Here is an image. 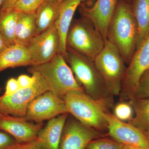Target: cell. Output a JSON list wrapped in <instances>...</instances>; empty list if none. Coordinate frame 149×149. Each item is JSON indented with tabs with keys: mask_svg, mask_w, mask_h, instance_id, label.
Returning <instances> with one entry per match:
<instances>
[{
	"mask_svg": "<svg viewBox=\"0 0 149 149\" xmlns=\"http://www.w3.org/2000/svg\"><path fill=\"white\" fill-rule=\"evenodd\" d=\"M138 30L130 1L118 0L107 30V40L118 49L125 64L136 50Z\"/></svg>",
	"mask_w": 149,
	"mask_h": 149,
	"instance_id": "6da1fadb",
	"label": "cell"
},
{
	"mask_svg": "<svg viewBox=\"0 0 149 149\" xmlns=\"http://www.w3.org/2000/svg\"><path fill=\"white\" fill-rule=\"evenodd\" d=\"M69 114L84 125L102 132H108L105 114L113 106V98L96 100L84 91H72L63 97Z\"/></svg>",
	"mask_w": 149,
	"mask_h": 149,
	"instance_id": "7a4b0ae2",
	"label": "cell"
},
{
	"mask_svg": "<svg viewBox=\"0 0 149 149\" xmlns=\"http://www.w3.org/2000/svg\"><path fill=\"white\" fill-rule=\"evenodd\" d=\"M28 70L31 73L36 72L40 74L49 91L62 99L71 91H84L65 58L60 54L45 63L31 66Z\"/></svg>",
	"mask_w": 149,
	"mask_h": 149,
	"instance_id": "3957f363",
	"label": "cell"
},
{
	"mask_svg": "<svg viewBox=\"0 0 149 149\" xmlns=\"http://www.w3.org/2000/svg\"><path fill=\"white\" fill-rule=\"evenodd\" d=\"M65 59L86 94L96 100L113 98L94 61L67 47Z\"/></svg>",
	"mask_w": 149,
	"mask_h": 149,
	"instance_id": "277c9868",
	"label": "cell"
},
{
	"mask_svg": "<svg viewBox=\"0 0 149 149\" xmlns=\"http://www.w3.org/2000/svg\"><path fill=\"white\" fill-rule=\"evenodd\" d=\"M105 42L88 19L82 17L72 21L67 36V47L94 61Z\"/></svg>",
	"mask_w": 149,
	"mask_h": 149,
	"instance_id": "5b68a950",
	"label": "cell"
},
{
	"mask_svg": "<svg viewBox=\"0 0 149 149\" xmlns=\"http://www.w3.org/2000/svg\"><path fill=\"white\" fill-rule=\"evenodd\" d=\"M93 61L110 93L119 96L126 66L117 48L107 41Z\"/></svg>",
	"mask_w": 149,
	"mask_h": 149,
	"instance_id": "8992f818",
	"label": "cell"
},
{
	"mask_svg": "<svg viewBox=\"0 0 149 149\" xmlns=\"http://www.w3.org/2000/svg\"><path fill=\"white\" fill-rule=\"evenodd\" d=\"M35 83L29 88H22L10 96L0 97V112L3 114L24 117L29 104L41 94L49 91L42 77L37 72Z\"/></svg>",
	"mask_w": 149,
	"mask_h": 149,
	"instance_id": "52a82bcc",
	"label": "cell"
},
{
	"mask_svg": "<svg viewBox=\"0 0 149 149\" xmlns=\"http://www.w3.org/2000/svg\"><path fill=\"white\" fill-rule=\"evenodd\" d=\"M128 65L119 95L121 102L133 98L140 78L149 69V33L135 51Z\"/></svg>",
	"mask_w": 149,
	"mask_h": 149,
	"instance_id": "ba28073f",
	"label": "cell"
},
{
	"mask_svg": "<svg viewBox=\"0 0 149 149\" xmlns=\"http://www.w3.org/2000/svg\"><path fill=\"white\" fill-rule=\"evenodd\" d=\"M65 113L68 112L63 99L47 91L32 101L24 118L29 121L40 123Z\"/></svg>",
	"mask_w": 149,
	"mask_h": 149,
	"instance_id": "9c48e42d",
	"label": "cell"
},
{
	"mask_svg": "<svg viewBox=\"0 0 149 149\" xmlns=\"http://www.w3.org/2000/svg\"><path fill=\"white\" fill-rule=\"evenodd\" d=\"M60 38L55 24L38 34L26 47L33 65L44 64L58 53Z\"/></svg>",
	"mask_w": 149,
	"mask_h": 149,
	"instance_id": "30bf717a",
	"label": "cell"
},
{
	"mask_svg": "<svg viewBox=\"0 0 149 149\" xmlns=\"http://www.w3.org/2000/svg\"><path fill=\"white\" fill-rule=\"evenodd\" d=\"M104 133L81 123L69 116L65 125L59 149H86L94 139L103 137Z\"/></svg>",
	"mask_w": 149,
	"mask_h": 149,
	"instance_id": "8fae6325",
	"label": "cell"
},
{
	"mask_svg": "<svg viewBox=\"0 0 149 149\" xmlns=\"http://www.w3.org/2000/svg\"><path fill=\"white\" fill-rule=\"evenodd\" d=\"M108 133L112 139L123 144L149 149V140L146 134L128 123L118 120L109 112L105 114Z\"/></svg>",
	"mask_w": 149,
	"mask_h": 149,
	"instance_id": "7c38bea8",
	"label": "cell"
},
{
	"mask_svg": "<svg viewBox=\"0 0 149 149\" xmlns=\"http://www.w3.org/2000/svg\"><path fill=\"white\" fill-rule=\"evenodd\" d=\"M42 125V123H33L24 117L4 114L0 117V130L12 136L18 143L37 140Z\"/></svg>",
	"mask_w": 149,
	"mask_h": 149,
	"instance_id": "4fadbf2b",
	"label": "cell"
},
{
	"mask_svg": "<svg viewBox=\"0 0 149 149\" xmlns=\"http://www.w3.org/2000/svg\"><path fill=\"white\" fill-rule=\"evenodd\" d=\"M118 0H96L88 7L82 2L78 7L81 16L89 19L106 42L107 30Z\"/></svg>",
	"mask_w": 149,
	"mask_h": 149,
	"instance_id": "5bb4252c",
	"label": "cell"
},
{
	"mask_svg": "<svg viewBox=\"0 0 149 149\" xmlns=\"http://www.w3.org/2000/svg\"><path fill=\"white\" fill-rule=\"evenodd\" d=\"M84 0H64L61 3L58 17L55 25L60 38L58 53L65 58L67 54L66 39L68 33L76 10Z\"/></svg>",
	"mask_w": 149,
	"mask_h": 149,
	"instance_id": "9a60e30c",
	"label": "cell"
},
{
	"mask_svg": "<svg viewBox=\"0 0 149 149\" xmlns=\"http://www.w3.org/2000/svg\"><path fill=\"white\" fill-rule=\"evenodd\" d=\"M69 113L60 115L49 120L38 133L37 140L43 149H59L65 125Z\"/></svg>",
	"mask_w": 149,
	"mask_h": 149,
	"instance_id": "2e32d148",
	"label": "cell"
},
{
	"mask_svg": "<svg viewBox=\"0 0 149 149\" xmlns=\"http://www.w3.org/2000/svg\"><path fill=\"white\" fill-rule=\"evenodd\" d=\"M33 65L27 47L24 46L15 44L0 53V72L8 68Z\"/></svg>",
	"mask_w": 149,
	"mask_h": 149,
	"instance_id": "e0dca14e",
	"label": "cell"
},
{
	"mask_svg": "<svg viewBox=\"0 0 149 149\" xmlns=\"http://www.w3.org/2000/svg\"><path fill=\"white\" fill-rule=\"evenodd\" d=\"M129 1L138 30L136 50L149 33V0H129Z\"/></svg>",
	"mask_w": 149,
	"mask_h": 149,
	"instance_id": "ac0fdd59",
	"label": "cell"
},
{
	"mask_svg": "<svg viewBox=\"0 0 149 149\" xmlns=\"http://www.w3.org/2000/svg\"><path fill=\"white\" fill-rule=\"evenodd\" d=\"M38 35L35 13L19 12L15 32V44L26 47Z\"/></svg>",
	"mask_w": 149,
	"mask_h": 149,
	"instance_id": "d6986e66",
	"label": "cell"
},
{
	"mask_svg": "<svg viewBox=\"0 0 149 149\" xmlns=\"http://www.w3.org/2000/svg\"><path fill=\"white\" fill-rule=\"evenodd\" d=\"M60 3L56 0H45L35 13V23L39 34L55 23L58 17Z\"/></svg>",
	"mask_w": 149,
	"mask_h": 149,
	"instance_id": "ffe728a7",
	"label": "cell"
},
{
	"mask_svg": "<svg viewBox=\"0 0 149 149\" xmlns=\"http://www.w3.org/2000/svg\"><path fill=\"white\" fill-rule=\"evenodd\" d=\"M133 108L135 116L128 123L146 132L149 128V99L133 98L129 100Z\"/></svg>",
	"mask_w": 149,
	"mask_h": 149,
	"instance_id": "44dd1931",
	"label": "cell"
},
{
	"mask_svg": "<svg viewBox=\"0 0 149 149\" xmlns=\"http://www.w3.org/2000/svg\"><path fill=\"white\" fill-rule=\"evenodd\" d=\"M19 12L13 10L0 15V33L10 45H15V32Z\"/></svg>",
	"mask_w": 149,
	"mask_h": 149,
	"instance_id": "7402d4cb",
	"label": "cell"
},
{
	"mask_svg": "<svg viewBox=\"0 0 149 149\" xmlns=\"http://www.w3.org/2000/svg\"><path fill=\"white\" fill-rule=\"evenodd\" d=\"M124 144L114 139L101 138L91 141L86 149H122Z\"/></svg>",
	"mask_w": 149,
	"mask_h": 149,
	"instance_id": "603a6c76",
	"label": "cell"
},
{
	"mask_svg": "<svg viewBox=\"0 0 149 149\" xmlns=\"http://www.w3.org/2000/svg\"><path fill=\"white\" fill-rule=\"evenodd\" d=\"M45 0H18L13 10L19 13H35L37 8Z\"/></svg>",
	"mask_w": 149,
	"mask_h": 149,
	"instance_id": "cb8c5ba5",
	"label": "cell"
},
{
	"mask_svg": "<svg viewBox=\"0 0 149 149\" xmlns=\"http://www.w3.org/2000/svg\"><path fill=\"white\" fill-rule=\"evenodd\" d=\"M133 108L130 104L122 102L115 107L113 115L118 120L128 122L133 118Z\"/></svg>",
	"mask_w": 149,
	"mask_h": 149,
	"instance_id": "d4e9b609",
	"label": "cell"
},
{
	"mask_svg": "<svg viewBox=\"0 0 149 149\" xmlns=\"http://www.w3.org/2000/svg\"><path fill=\"white\" fill-rule=\"evenodd\" d=\"M133 98L149 99V69L144 72L140 78Z\"/></svg>",
	"mask_w": 149,
	"mask_h": 149,
	"instance_id": "484cf974",
	"label": "cell"
},
{
	"mask_svg": "<svg viewBox=\"0 0 149 149\" xmlns=\"http://www.w3.org/2000/svg\"><path fill=\"white\" fill-rule=\"evenodd\" d=\"M18 144L8 133L0 131V149H15Z\"/></svg>",
	"mask_w": 149,
	"mask_h": 149,
	"instance_id": "4316f807",
	"label": "cell"
},
{
	"mask_svg": "<svg viewBox=\"0 0 149 149\" xmlns=\"http://www.w3.org/2000/svg\"><path fill=\"white\" fill-rule=\"evenodd\" d=\"M19 89H20V87L17 79L11 78L7 83L6 91L3 95H11L16 93Z\"/></svg>",
	"mask_w": 149,
	"mask_h": 149,
	"instance_id": "83f0119b",
	"label": "cell"
},
{
	"mask_svg": "<svg viewBox=\"0 0 149 149\" xmlns=\"http://www.w3.org/2000/svg\"><path fill=\"white\" fill-rule=\"evenodd\" d=\"M17 80L20 86V89L29 88L35 83V76L34 74H32V77L25 74H22L19 76Z\"/></svg>",
	"mask_w": 149,
	"mask_h": 149,
	"instance_id": "f1b7e54d",
	"label": "cell"
},
{
	"mask_svg": "<svg viewBox=\"0 0 149 149\" xmlns=\"http://www.w3.org/2000/svg\"><path fill=\"white\" fill-rule=\"evenodd\" d=\"M15 149H43L37 139L27 143H18Z\"/></svg>",
	"mask_w": 149,
	"mask_h": 149,
	"instance_id": "f546056e",
	"label": "cell"
},
{
	"mask_svg": "<svg viewBox=\"0 0 149 149\" xmlns=\"http://www.w3.org/2000/svg\"><path fill=\"white\" fill-rule=\"evenodd\" d=\"M18 0H4L1 8L0 10V15L9 13L13 10L14 6Z\"/></svg>",
	"mask_w": 149,
	"mask_h": 149,
	"instance_id": "4dcf8cb0",
	"label": "cell"
},
{
	"mask_svg": "<svg viewBox=\"0 0 149 149\" xmlns=\"http://www.w3.org/2000/svg\"><path fill=\"white\" fill-rule=\"evenodd\" d=\"M10 46L2 35L0 33V53Z\"/></svg>",
	"mask_w": 149,
	"mask_h": 149,
	"instance_id": "1f68e13d",
	"label": "cell"
},
{
	"mask_svg": "<svg viewBox=\"0 0 149 149\" xmlns=\"http://www.w3.org/2000/svg\"><path fill=\"white\" fill-rule=\"evenodd\" d=\"M96 0H84L83 3L86 6L91 7L93 6Z\"/></svg>",
	"mask_w": 149,
	"mask_h": 149,
	"instance_id": "d6a6232c",
	"label": "cell"
},
{
	"mask_svg": "<svg viewBox=\"0 0 149 149\" xmlns=\"http://www.w3.org/2000/svg\"><path fill=\"white\" fill-rule=\"evenodd\" d=\"M122 149H135V148L131 145L124 144Z\"/></svg>",
	"mask_w": 149,
	"mask_h": 149,
	"instance_id": "836d02e7",
	"label": "cell"
},
{
	"mask_svg": "<svg viewBox=\"0 0 149 149\" xmlns=\"http://www.w3.org/2000/svg\"><path fill=\"white\" fill-rule=\"evenodd\" d=\"M146 134V136L148 137V139L149 140V128L148 130H147L146 132H144Z\"/></svg>",
	"mask_w": 149,
	"mask_h": 149,
	"instance_id": "e575fe53",
	"label": "cell"
},
{
	"mask_svg": "<svg viewBox=\"0 0 149 149\" xmlns=\"http://www.w3.org/2000/svg\"><path fill=\"white\" fill-rule=\"evenodd\" d=\"M4 0H0V10H1V8L2 6Z\"/></svg>",
	"mask_w": 149,
	"mask_h": 149,
	"instance_id": "d590c367",
	"label": "cell"
},
{
	"mask_svg": "<svg viewBox=\"0 0 149 149\" xmlns=\"http://www.w3.org/2000/svg\"><path fill=\"white\" fill-rule=\"evenodd\" d=\"M56 1H57L58 2V3H61L64 0H56Z\"/></svg>",
	"mask_w": 149,
	"mask_h": 149,
	"instance_id": "8d00e7d4",
	"label": "cell"
},
{
	"mask_svg": "<svg viewBox=\"0 0 149 149\" xmlns=\"http://www.w3.org/2000/svg\"><path fill=\"white\" fill-rule=\"evenodd\" d=\"M135 149H143L141 148H138V147H135Z\"/></svg>",
	"mask_w": 149,
	"mask_h": 149,
	"instance_id": "74e56055",
	"label": "cell"
},
{
	"mask_svg": "<svg viewBox=\"0 0 149 149\" xmlns=\"http://www.w3.org/2000/svg\"><path fill=\"white\" fill-rule=\"evenodd\" d=\"M3 114V113H2L1 112H0V117H1V116Z\"/></svg>",
	"mask_w": 149,
	"mask_h": 149,
	"instance_id": "f35d334b",
	"label": "cell"
},
{
	"mask_svg": "<svg viewBox=\"0 0 149 149\" xmlns=\"http://www.w3.org/2000/svg\"><path fill=\"white\" fill-rule=\"evenodd\" d=\"M128 1H129V0H128Z\"/></svg>",
	"mask_w": 149,
	"mask_h": 149,
	"instance_id": "ab89813d",
	"label": "cell"
}]
</instances>
